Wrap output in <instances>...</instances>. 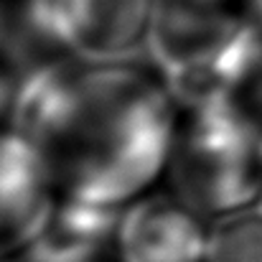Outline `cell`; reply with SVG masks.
Returning <instances> with one entry per match:
<instances>
[{
	"label": "cell",
	"instance_id": "cell-5",
	"mask_svg": "<svg viewBox=\"0 0 262 262\" xmlns=\"http://www.w3.org/2000/svg\"><path fill=\"white\" fill-rule=\"evenodd\" d=\"M59 193L38 150L0 125V262H18L46 224Z\"/></svg>",
	"mask_w": 262,
	"mask_h": 262
},
{
	"label": "cell",
	"instance_id": "cell-1",
	"mask_svg": "<svg viewBox=\"0 0 262 262\" xmlns=\"http://www.w3.org/2000/svg\"><path fill=\"white\" fill-rule=\"evenodd\" d=\"M178 115L161 64L59 56L20 79L10 125L38 150L59 199L127 211L166 183Z\"/></svg>",
	"mask_w": 262,
	"mask_h": 262
},
{
	"label": "cell",
	"instance_id": "cell-10",
	"mask_svg": "<svg viewBox=\"0 0 262 262\" xmlns=\"http://www.w3.org/2000/svg\"><path fill=\"white\" fill-rule=\"evenodd\" d=\"M18 84H20V77L15 72L0 67V125L10 122V112H13Z\"/></svg>",
	"mask_w": 262,
	"mask_h": 262
},
{
	"label": "cell",
	"instance_id": "cell-3",
	"mask_svg": "<svg viewBox=\"0 0 262 262\" xmlns=\"http://www.w3.org/2000/svg\"><path fill=\"white\" fill-rule=\"evenodd\" d=\"M156 0H31V18L56 56L117 59L150 36Z\"/></svg>",
	"mask_w": 262,
	"mask_h": 262
},
{
	"label": "cell",
	"instance_id": "cell-8",
	"mask_svg": "<svg viewBox=\"0 0 262 262\" xmlns=\"http://www.w3.org/2000/svg\"><path fill=\"white\" fill-rule=\"evenodd\" d=\"M51 59L59 56L38 36L31 18V0H0V67L23 79L31 69Z\"/></svg>",
	"mask_w": 262,
	"mask_h": 262
},
{
	"label": "cell",
	"instance_id": "cell-11",
	"mask_svg": "<svg viewBox=\"0 0 262 262\" xmlns=\"http://www.w3.org/2000/svg\"><path fill=\"white\" fill-rule=\"evenodd\" d=\"M252 8H255V15H257V20L262 23V0H252Z\"/></svg>",
	"mask_w": 262,
	"mask_h": 262
},
{
	"label": "cell",
	"instance_id": "cell-2",
	"mask_svg": "<svg viewBox=\"0 0 262 262\" xmlns=\"http://www.w3.org/2000/svg\"><path fill=\"white\" fill-rule=\"evenodd\" d=\"M168 193L204 219L262 206V125L232 97L181 104Z\"/></svg>",
	"mask_w": 262,
	"mask_h": 262
},
{
	"label": "cell",
	"instance_id": "cell-6",
	"mask_svg": "<svg viewBox=\"0 0 262 262\" xmlns=\"http://www.w3.org/2000/svg\"><path fill=\"white\" fill-rule=\"evenodd\" d=\"M214 224L173 193H150L122 211V262H206Z\"/></svg>",
	"mask_w": 262,
	"mask_h": 262
},
{
	"label": "cell",
	"instance_id": "cell-4",
	"mask_svg": "<svg viewBox=\"0 0 262 262\" xmlns=\"http://www.w3.org/2000/svg\"><path fill=\"white\" fill-rule=\"evenodd\" d=\"M252 20V0H156L148 41L168 74L199 72L219 61Z\"/></svg>",
	"mask_w": 262,
	"mask_h": 262
},
{
	"label": "cell",
	"instance_id": "cell-9",
	"mask_svg": "<svg viewBox=\"0 0 262 262\" xmlns=\"http://www.w3.org/2000/svg\"><path fill=\"white\" fill-rule=\"evenodd\" d=\"M206 262H262L260 209L214 222Z\"/></svg>",
	"mask_w": 262,
	"mask_h": 262
},
{
	"label": "cell",
	"instance_id": "cell-7",
	"mask_svg": "<svg viewBox=\"0 0 262 262\" xmlns=\"http://www.w3.org/2000/svg\"><path fill=\"white\" fill-rule=\"evenodd\" d=\"M122 211L59 199L18 262H122Z\"/></svg>",
	"mask_w": 262,
	"mask_h": 262
}]
</instances>
